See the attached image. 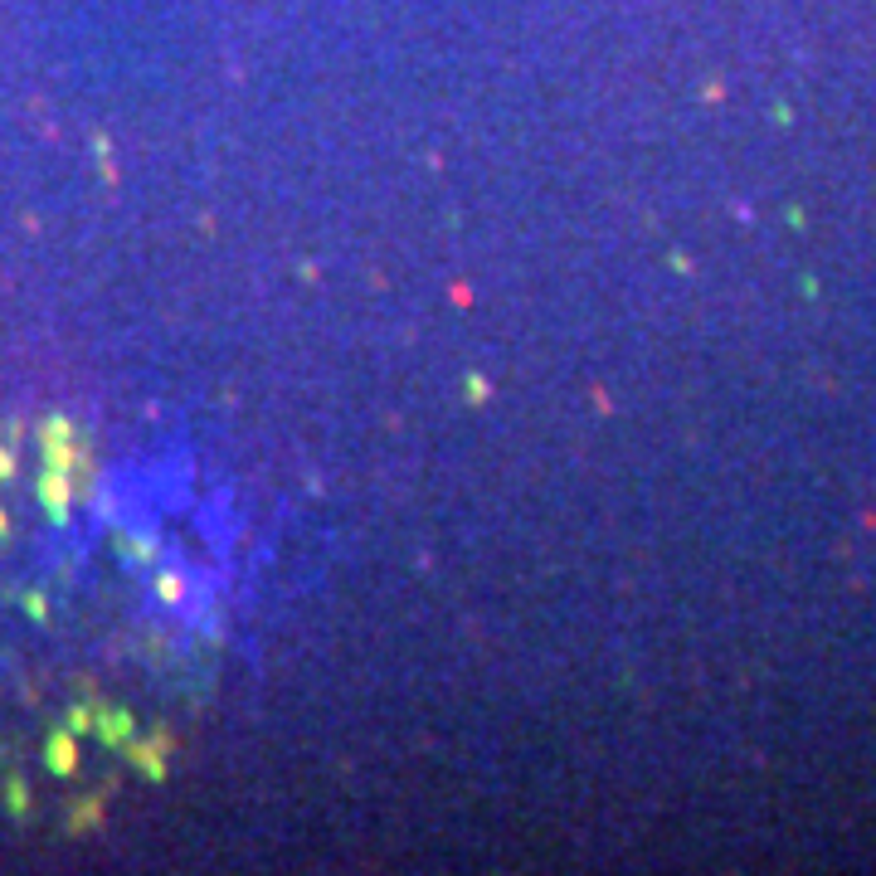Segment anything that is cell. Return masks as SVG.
<instances>
[{
  "mask_svg": "<svg viewBox=\"0 0 876 876\" xmlns=\"http://www.w3.org/2000/svg\"><path fill=\"white\" fill-rule=\"evenodd\" d=\"M5 799H10L15 813H25V808H30V789H25V779H10V784H5Z\"/></svg>",
  "mask_w": 876,
  "mask_h": 876,
  "instance_id": "52a82bcc",
  "label": "cell"
},
{
  "mask_svg": "<svg viewBox=\"0 0 876 876\" xmlns=\"http://www.w3.org/2000/svg\"><path fill=\"white\" fill-rule=\"evenodd\" d=\"M73 740H78L73 730H54V735H49L44 765L54 769V774H73V769H78V745H73Z\"/></svg>",
  "mask_w": 876,
  "mask_h": 876,
  "instance_id": "7a4b0ae2",
  "label": "cell"
},
{
  "mask_svg": "<svg viewBox=\"0 0 876 876\" xmlns=\"http://www.w3.org/2000/svg\"><path fill=\"white\" fill-rule=\"evenodd\" d=\"M5 531H10V521H5V511H0V536H5Z\"/></svg>",
  "mask_w": 876,
  "mask_h": 876,
  "instance_id": "9c48e42d",
  "label": "cell"
},
{
  "mask_svg": "<svg viewBox=\"0 0 876 876\" xmlns=\"http://www.w3.org/2000/svg\"><path fill=\"white\" fill-rule=\"evenodd\" d=\"M39 502H44V511L54 516V521H64L73 507V482L69 473H59V468H44L39 473Z\"/></svg>",
  "mask_w": 876,
  "mask_h": 876,
  "instance_id": "6da1fadb",
  "label": "cell"
},
{
  "mask_svg": "<svg viewBox=\"0 0 876 876\" xmlns=\"http://www.w3.org/2000/svg\"><path fill=\"white\" fill-rule=\"evenodd\" d=\"M161 750H171V740H166V735H156V750L137 740V745H132V765H142L146 779H166V760H161Z\"/></svg>",
  "mask_w": 876,
  "mask_h": 876,
  "instance_id": "277c9868",
  "label": "cell"
},
{
  "mask_svg": "<svg viewBox=\"0 0 876 876\" xmlns=\"http://www.w3.org/2000/svg\"><path fill=\"white\" fill-rule=\"evenodd\" d=\"M69 726H73V735H83V730H98V711H93V706H73V711H69Z\"/></svg>",
  "mask_w": 876,
  "mask_h": 876,
  "instance_id": "8992f818",
  "label": "cell"
},
{
  "mask_svg": "<svg viewBox=\"0 0 876 876\" xmlns=\"http://www.w3.org/2000/svg\"><path fill=\"white\" fill-rule=\"evenodd\" d=\"M103 818V808H98V799H88V803H78V813H73V823H69V833H83V828H93Z\"/></svg>",
  "mask_w": 876,
  "mask_h": 876,
  "instance_id": "5b68a950",
  "label": "cell"
},
{
  "mask_svg": "<svg viewBox=\"0 0 876 876\" xmlns=\"http://www.w3.org/2000/svg\"><path fill=\"white\" fill-rule=\"evenodd\" d=\"M132 730H137L132 711H98V735H103L108 745H127Z\"/></svg>",
  "mask_w": 876,
  "mask_h": 876,
  "instance_id": "3957f363",
  "label": "cell"
},
{
  "mask_svg": "<svg viewBox=\"0 0 876 876\" xmlns=\"http://www.w3.org/2000/svg\"><path fill=\"white\" fill-rule=\"evenodd\" d=\"M10 477H15V448L0 443V482H10Z\"/></svg>",
  "mask_w": 876,
  "mask_h": 876,
  "instance_id": "ba28073f",
  "label": "cell"
}]
</instances>
